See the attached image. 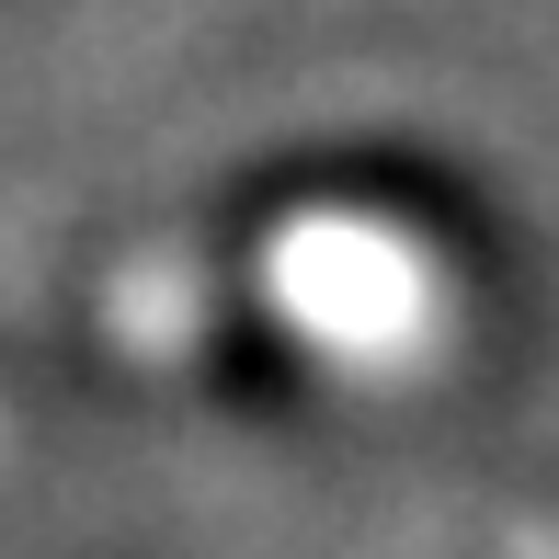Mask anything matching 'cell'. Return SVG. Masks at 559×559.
<instances>
[{
	"instance_id": "obj_1",
	"label": "cell",
	"mask_w": 559,
	"mask_h": 559,
	"mask_svg": "<svg viewBox=\"0 0 559 559\" xmlns=\"http://www.w3.org/2000/svg\"><path fill=\"white\" fill-rule=\"evenodd\" d=\"M251 297L343 389H423L456 354V320H468L456 263L389 206H297V217H274L263 251H251Z\"/></svg>"
},
{
	"instance_id": "obj_2",
	"label": "cell",
	"mask_w": 559,
	"mask_h": 559,
	"mask_svg": "<svg viewBox=\"0 0 559 559\" xmlns=\"http://www.w3.org/2000/svg\"><path fill=\"white\" fill-rule=\"evenodd\" d=\"M104 320H115V343H138V354H183L206 332V274L171 263V251H148V263H126L104 286Z\"/></svg>"
},
{
	"instance_id": "obj_3",
	"label": "cell",
	"mask_w": 559,
	"mask_h": 559,
	"mask_svg": "<svg viewBox=\"0 0 559 559\" xmlns=\"http://www.w3.org/2000/svg\"><path fill=\"white\" fill-rule=\"evenodd\" d=\"M502 559H559V525H525V537L502 548Z\"/></svg>"
}]
</instances>
